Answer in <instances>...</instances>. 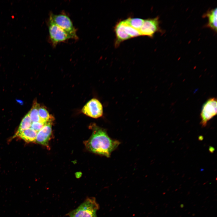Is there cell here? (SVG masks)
<instances>
[{
	"label": "cell",
	"mask_w": 217,
	"mask_h": 217,
	"mask_svg": "<svg viewBox=\"0 0 217 217\" xmlns=\"http://www.w3.org/2000/svg\"><path fill=\"white\" fill-rule=\"evenodd\" d=\"M40 106L36 101H34L31 108L28 113L32 122H40L38 113V109Z\"/></svg>",
	"instance_id": "4fadbf2b"
},
{
	"label": "cell",
	"mask_w": 217,
	"mask_h": 217,
	"mask_svg": "<svg viewBox=\"0 0 217 217\" xmlns=\"http://www.w3.org/2000/svg\"><path fill=\"white\" fill-rule=\"evenodd\" d=\"M32 123V121L27 113L22 119L17 133L30 128Z\"/></svg>",
	"instance_id": "9a60e30c"
},
{
	"label": "cell",
	"mask_w": 217,
	"mask_h": 217,
	"mask_svg": "<svg viewBox=\"0 0 217 217\" xmlns=\"http://www.w3.org/2000/svg\"><path fill=\"white\" fill-rule=\"evenodd\" d=\"M82 111L83 113L88 116L97 118L102 115L103 106L98 99L93 98L89 100L84 105Z\"/></svg>",
	"instance_id": "8992f818"
},
{
	"label": "cell",
	"mask_w": 217,
	"mask_h": 217,
	"mask_svg": "<svg viewBox=\"0 0 217 217\" xmlns=\"http://www.w3.org/2000/svg\"><path fill=\"white\" fill-rule=\"evenodd\" d=\"M114 31L116 36L115 43V47H118L124 41L131 38L125 30L123 20L117 23L115 27Z\"/></svg>",
	"instance_id": "ba28073f"
},
{
	"label": "cell",
	"mask_w": 217,
	"mask_h": 217,
	"mask_svg": "<svg viewBox=\"0 0 217 217\" xmlns=\"http://www.w3.org/2000/svg\"><path fill=\"white\" fill-rule=\"evenodd\" d=\"M217 111L216 99H209L203 105L200 114V123L202 127H206L208 122L216 115Z\"/></svg>",
	"instance_id": "5b68a950"
},
{
	"label": "cell",
	"mask_w": 217,
	"mask_h": 217,
	"mask_svg": "<svg viewBox=\"0 0 217 217\" xmlns=\"http://www.w3.org/2000/svg\"><path fill=\"white\" fill-rule=\"evenodd\" d=\"M48 27L50 39L53 46L55 47L60 42L73 39L70 35L49 19Z\"/></svg>",
	"instance_id": "277c9868"
},
{
	"label": "cell",
	"mask_w": 217,
	"mask_h": 217,
	"mask_svg": "<svg viewBox=\"0 0 217 217\" xmlns=\"http://www.w3.org/2000/svg\"><path fill=\"white\" fill-rule=\"evenodd\" d=\"M99 209V205L95 198L89 197L66 215L70 217H97L96 212Z\"/></svg>",
	"instance_id": "7a4b0ae2"
},
{
	"label": "cell",
	"mask_w": 217,
	"mask_h": 217,
	"mask_svg": "<svg viewBox=\"0 0 217 217\" xmlns=\"http://www.w3.org/2000/svg\"><path fill=\"white\" fill-rule=\"evenodd\" d=\"M125 30L126 33L131 38L141 36L139 31L127 24L123 20Z\"/></svg>",
	"instance_id": "2e32d148"
},
{
	"label": "cell",
	"mask_w": 217,
	"mask_h": 217,
	"mask_svg": "<svg viewBox=\"0 0 217 217\" xmlns=\"http://www.w3.org/2000/svg\"><path fill=\"white\" fill-rule=\"evenodd\" d=\"M93 133L89 139L85 143L87 149L95 153L107 157L120 144L118 140L111 138L105 129L94 124L91 126Z\"/></svg>",
	"instance_id": "6da1fadb"
},
{
	"label": "cell",
	"mask_w": 217,
	"mask_h": 217,
	"mask_svg": "<svg viewBox=\"0 0 217 217\" xmlns=\"http://www.w3.org/2000/svg\"><path fill=\"white\" fill-rule=\"evenodd\" d=\"M38 113L40 122L45 124L52 123L54 118L53 117L49 114L45 108L40 106L38 109Z\"/></svg>",
	"instance_id": "7c38bea8"
},
{
	"label": "cell",
	"mask_w": 217,
	"mask_h": 217,
	"mask_svg": "<svg viewBox=\"0 0 217 217\" xmlns=\"http://www.w3.org/2000/svg\"><path fill=\"white\" fill-rule=\"evenodd\" d=\"M49 19L60 27L75 39H77L78 37L76 30L69 17L64 13L55 14L51 13Z\"/></svg>",
	"instance_id": "3957f363"
},
{
	"label": "cell",
	"mask_w": 217,
	"mask_h": 217,
	"mask_svg": "<svg viewBox=\"0 0 217 217\" xmlns=\"http://www.w3.org/2000/svg\"><path fill=\"white\" fill-rule=\"evenodd\" d=\"M217 8H215L209 10L203 16L207 17L208 20L206 27L215 32L217 31Z\"/></svg>",
	"instance_id": "8fae6325"
},
{
	"label": "cell",
	"mask_w": 217,
	"mask_h": 217,
	"mask_svg": "<svg viewBox=\"0 0 217 217\" xmlns=\"http://www.w3.org/2000/svg\"><path fill=\"white\" fill-rule=\"evenodd\" d=\"M51 123L46 124L37 133L36 142L42 145H46L52 134Z\"/></svg>",
	"instance_id": "9c48e42d"
},
{
	"label": "cell",
	"mask_w": 217,
	"mask_h": 217,
	"mask_svg": "<svg viewBox=\"0 0 217 217\" xmlns=\"http://www.w3.org/2000/svg\"><path fill=\"white\" fill-rule=\"evenodd\" d=\"M37 133V132L30 128L19 133H16L15 135L27 142H36Z\"/></svg>",
	"instance_id": "30bf717a"
},
{
	"label": "cell",
	"mask_w": 217,
	"mask_h": 217,
	"mask_svg": "<svg viewBox=\"0 0 217 217\" xmlns=\"http://www.w3.org/2000/svg\"><path fill=\"white\" fill-rule=\"evenodd\" d=\"M45 124L41 122H33L30 128L38 133Z\"/></svg>",
	"instance_id": "e0dca14e"
},
{
	"label": "cell",
	"mask_w": 217,
	"mask_h": 217,
	"mask_svg": "<svg viewBox=\"0 0 217 217\" xmlns=\"http://www.w3.org/2000/svg\"><path fill=\"white\" fill-rule=\"evenodd\" d=\"M161 30L159 17H156L144 20L143 24L139 31L141 36L152 38L156 32L160 31Z\"/></svg>",
	"instance_id": "52a82bcc"
},
{
	"label": "cell",
	"mask_w": 217,
	"mask_h": 217,
	"mask_svg": "<svg viewBox=\"0 0 217 217\" xmlns=\"http://www.w3.org/2000/svg\"><path fill=\"white\" fill-rule=\"evenodd\" d=\"M124 20L127 24L139 31L143 24L144 20L138 18L129 17Z\"/></svg>",
	"instance_id": "5bb4252c"
}]
</instances>
